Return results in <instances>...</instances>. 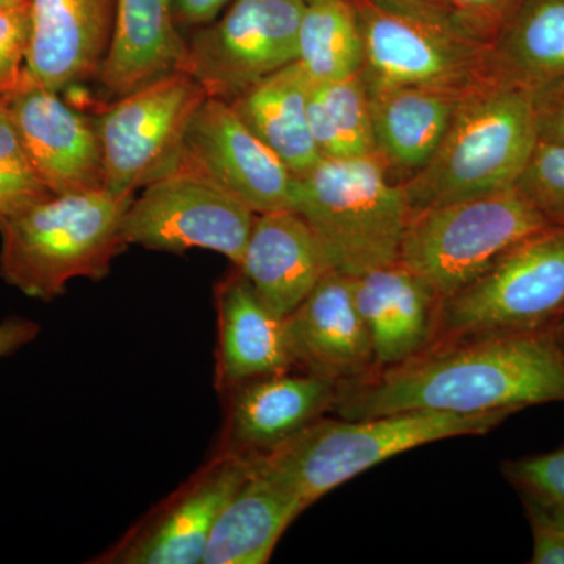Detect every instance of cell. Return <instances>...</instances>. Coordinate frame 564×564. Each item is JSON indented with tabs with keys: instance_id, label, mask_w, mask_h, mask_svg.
Instances as JSON below:
<instances>
[{
	"instance_id": "cell-34",
	"label": "cell",
	"mask_w": 564,
	"mask_h": 564,
	"mask_svg": "<svg viewBox=\"0 0 564 564\" xmlns=\"http://www.w3.org/2000/svg\"><path fill=\"white\" fill-rule=\"evenodd\" d=\"M532 93L538 139L564 144V79Z\"/></svg>"
},
{
	"instance_id": "cell-24",
	"label": "cell",
	"mask_w": 564,
	"mask_h": 564,
	"mask_svg": "<svg viewBox=\"0 0 564 564\" xmlns=\"http://www.w3.org/2000/svg\"><path fill=\"white\" fill-rule=\"evenodd\" d=\"M311 87L300 63L293 62L229 102L295 177L313 170L322 159L307 113Z\"/></svg>"
},
{
	"instance_id": "cell-2",
	"label": "cell",
	"mask_w": 564,
	"mask_h": 564,
	"mask_svg": "<svg viewBox=\"0 0 564 564\" xmlns=\"http://www.w3.org/2000/svg\"><path fill=\"white\" fill-rule=\"evenodd\" d=\"M135 196L102 191L51 195L0 217V276L32 299H57L69 281H101L126 248Z\"/></svg>"
},
{
	"instance_id": "cell-16",
	"label": "cell",
	"mask_w": 564,
	"mask_h": 564,
	"mask_svg": "<svg viewBox=\"0 0 564 564\" xmlns=\"http://www.w3.org/2000/svg\"><path fill=\"white\" fill-rule=\"evenodd\" d=\"M295 366L304 372L352 383L375 366L372 344L352 292V278L332 270L285 317Z\"/></svg>"
},
{
	"instance_id": "cell-33",
	"label": "cell",
	"mask_w": 564,
	"mask_h": 564,
	"mask_svg": "<svg viewBox=\"0 0 564 564\" xmlns=\"http://www.w3.org/2000/svg\"><path fill=\"white\" fill-rule=\"evenodd\" d=\"M533 536L532 564H564V511L522 499Z\"/></svg>"
},
{
	"instance_id": "cell-26",
	"label": "cell",
	"mask_w": 564,
	"mask_h": 564,
	"mask_svg": "<svg viewBox=\"0 0 564 564\" xmlns=\"http://www.w3.org/2000/svg\"><path fill=\"white\" fill-rule=\"evenodd\" d=\"M296 62L313 85L361 74L364 43L351 0L306 6L296 40Z\"/></svg>"
},
{
	"instance_id": "cell-8",
	"label": "cell",
	"mask_w": 564,
	"mask_h": 564,
	"mask_svg": "<svg viewBox=\"0 0 564 564\" xmlns=\"http://www.w3.org/2000/svg\"><path fill=\"white\" fill-rule=\"evenodd\" d=\"M564 315V228L510 248L473 284L441 302L434 344L470 334L554 328Z\"/></svg>"
},
{
	"instance_id": "cell-10",
	"label": "cell",
	"mask_w": 564,
	"mask_h": 564,
	"mask_svg": "<svg viewBox=\"0 0 564 564\" xmlns=\"http://www.w3.org/2000/svg\"><path fill=\"white\" fill-rule=\"evenodd\" d=\"M254 212L202 170L180 165L133 198L122 223L126 243L152 251L209 250L242 261Z\"/></svg>"
},
{
	"instance_id": "cell-25",
	"label": "cell",
	"mask_w": 564,
	"mask_h": 564,
	"mask_svg": "<svg viewBox=\"0 0 564 564\" xmlns=\"http://www.w3.org/2000/svg\"><path fill=\"white\" fill-rule=\"evenodd\" d=\"M500 84L534 91L564 79V0H525L491 43Z\"/></svg>"
},
{
	"instance_id": "cell-9",
	"label": "cell",
	"mask_w": 564,
	"mask_h": 564,
	"mask_svg": "<svg viewBox=\"0 0 564 564\" xmlns=\"http://www.w3.org/2000/svg\"><path fill=\"white\" fill-rule=\"evenodd\" d=\"M207 95L185 70H174L118 99L99 115L104 188L135 192L180 165L185 137Z\"/></svg>"
},
{
	"instance_id": "cell-32",
	"label": "cell",
	"mask_w": 564,
	"mask_h": 564,
	"mask_svg": "<svg viewBox=\"0 0 564 564\" xmlns=\"http://www.w3.org/2000/svg\"><path fill=\"white\" fill-rule=\"evenodd\" d=\"M475 39L489 44L525 0H434Z\"/></svg>"
},
{
	"instance_id": "cell-37",
	"label": "cell",
	"mask_w": 564,
	"mask_h": 564,
	"mask_svg": "<svg viewBox=\"0 0 564 564\" xmlns=\"http://www.w3.org/2000/svg\"><path fill=\"white\" fill-rule=\"evenodd\" d=\"M32 0H0V10L13 9V7L28 6Z\"/></svg>"
},
{
	"instance_id": "cell-5",
	"label": "cell",
	"mask_w": 564,
	"mask_h": 564,
	"mask_svg": "<svg viewBox=\"0 0 564 564\" xmlns=\"http://www.w3.org/2000/svg\"><path fill=\"white\" fill-rule=\"evenodd\" d=\"M292 209L311 226L333 270L350 278L400 261L410 206L377 154L322 158L293 180Z\"/></svg>"
},
{
	"instance_id": "cell-39",
	"label": "cell",
	"mask_w": 564,
	"mask_h": 564,
	"mask_svg": "<svg viewBox=\"0 0 564 564\" xmlns=\"http://www.w3.org/2000/svg\"><path fill=\"white\" fill-rule=\"evenodd\" d=\"M303 2L310 6V3L322 2V0H303Z\"/></svg>"
},
{
	"instance_id": "cell-35",
	"label": "cell",
	"mask_w": 564,
	"mask_h": 564,
	"mask_svg": "<svg viewBox=\"0 0 564 564\" xmlns=\"http://www.w3.org/2000/svg\"><path fill=\"white\" fill-rule=\"evenodd\" d=\"M231 0H170L174 20L184 24L206 25L217 20Z\"/></svg>"
},
{
	"instance_id": "cell-31",
	"label": "cell",
	"mask_w": 564,
	"mask_h": 564,
	"mask_svg": "<svg viewBox=\"0 0 564 564\" xmlns=\"http://www.w3.org/2000/svg\"><path fill=\"white\" fill-rule=\"evenodd\" d=\"M31 3L0 10V104L6 106L25 79L31 43Z\"/></svg>"
},
{
	"instance_id": "cell-29",
	"label": "cell",
	"mask_w": 564,
	"mask_h": 564,
	"mask_svg": "<svg viewBox=\"0 0 564 564\" xmlns=\"http://www.w3.org/2000/svg\"><path fill=\"white\" fill-rule=\"evenodd\" d=\"M514 191L549 226L564 228V144L538 140Z\"/></svg>"
},
{
	"instance_id": "cell-1",
	"label": "cell",
	"mask_w": 564,
	"mask_h": 564,
	"mask_svg": "<svg viewBox=\"0 0 564 564\" xmlns=\"http://www.w3.org/2000/svg\"><path fill=\"white\" fill-rule=\"evenodd\" d=\"M564 402V351L554 328L470 334L433 344L399 366L339 384L337 417L403 411L514 414Z\"/></svg>"
},
{
	"instance_id": "cell-6",
	"label": "cell",
	"mask_w": 564,
	"mask_h": 564,
	"mask_svg": "<svg viewBox=\"0 0 564 564\" xmlns=\"http://www.w3.org/2000/svg\"><path fill=\"white\" fill-rule=\"evenodd\" d=\"M367 91L426 87L470 95L494 84L491 46L434 0H351Z\"/></svg>"
},
{
	"instance_id": "cell-27",
	"label": "cell",
	"mask_w": 564,
	"mask_h": 564,
	"mask_svg": "<svg viewBox=\"0 0 564 564\" xmlns=\"http://www.w3.org/2000/svg\"><path fill=\"white\" fill-rule=\"evenodd\" d=\"M307 113L322 158L356 159L375 154L369 91L361 74L313 85Z\"/></svg>"
},
{
	"instance_id": "cell-17",
	"label": "cell",
	"mask_w": 564,
	"mask_h": 564,
	"mask_svg": "<svg viewBox=\"0 0 564 564\" xmlns=\"http://www.w3.org/2000/svg\"><path fill=\"white\" fill-rule=\"evenodd\" d=\"M25 79L62 93L96 79L109 51L117 0H32Z\"/></svg>"
},
{
	"instance_id": "cell-13",
	"label": "cell",
	"mask_w": 564,
	"mask_h": 564,
	"mask_svg": "<svg viewBox=\"0 0 564 564\" xmlns=\"http://www.w3.org/2000/svg\"><path fill=\"white\" fill-rule=\"evenodd\" d=\"M182 159L217 181L254 214L293 210L295 176L229 102L215 98L203 102L185 137Z\"/></svg>"
},
{
	"instance_id": "cell-15",
	"label": "cell",
	"mask_w": 564,
	"mask_h": 564,
	"mask_svg": "<svg viewBox=\"0 0 564 564\" xmlns=\"http://www.w3.org/2000/svg\"><path fill=\"white\" fill-rule=\"evenodd\" d=\"M339 383L313 372L256 378L220 393L225 422L218 451L269 454L332 410Z\"/></svg>"
},
{
	"instance_id": "cell-14",
	"label": "cell",
	"mask_w": 564,
	"mask_h": 564,
	"mask_svg": "<svg viewBox=\"0 0 564 564\" xmlns=\"http://www.w3.org/2000/svg\"><path fill=\"white\" fill-rule=\"evenodd\" d=\"M33 170L52 195L102 191L106 181L98 124L61 93L24 79L6 104Z\"/></svg>"
},
{
	"instance_id": "cell-28",
	"label": "cell",
	"mask_w": 564,
	"mask_h": 564,
	"mask_svg": "<svg viewBox=\"0 0 564 564\" xmlns=\"http://www.w3.org/2000/svg\"><path fill=\"white\" fill-rule=\"evenodd\" d=\"M51 195L29 161L9 107L0 104V217Z\"/></svg>"
},
{
	"instance_id": "cell-36",
	"label": "cell",
	"mask_w": 564,
	"mask_h": 564,
	"mask_svg": "<svg viewBox=\"0 0 564 564\" xmlns=\"http://www.w3.org/2000/svg\"><path fill=\"white\" fill-rule=\"evenodd\" d=\"M39 336V325L25 318H10L0 323V358L13 355Z\"/></svg>"
},
{
	"instance_id": "cell-4",
	"label": "cell",
	"mask_w": 564,
	"mask_h": 564,
	"mask_svg": "<svg viewBox=\"0 0 564 564\" xmlns=\"http://www.w3.org/2000/svg\"><path fill=\"white\" fill-rule=\"evenodd\" d=\"M538 140L532 93L494 82L464 96L432 161L402 182L410 210L511 191Z\"/></svg>"
},
{
	"instance_id": "cell-11",
	"label": "cell",
	"mask_w": 564,
	"mask_h": 564,
	"mask_svg": "<svg viewBox=\"0 0 564 564\" xmlns=\"http://www.w3.org/2000/svg\"><path fill=\"white\" fill-rule=\"evenodd\" d=\"M303 0H231L225 13L187 41L184 70L207 98L231 102L296 62Z\"/></svg>"
},
{
	"instance_id": "cell-21",
	"label": "cell",
	"mask_w": 564,
	"mask_h": 564,
	"mask_svg": "<svg viewBox=\"0 0 564 564\" xmlns=\"http://www.w3.org/2000/svg\"><path fill=\"white\" fill-rule=\"evenodd\" d=\"M170 0H117L109 51L96 79L120 99L174 70H184L187 41L174 25Z\"/></svg>"
},
{
	"instance_id": "cell-22",
	"label": "cell",
	"mask_w": 564,
	"mask_h": 564,
	"mask_svg": "<svg viewBox=\"0 0 564 564\" xmlns=\"http://www.w3.org/2000/svg\"><path fill=\"white\" fill-rule=\"evenodd\" d=\"M467 96V95H466ZM464 96L426 87L369 93L375 154L400 184L432 161Z\"/></svg>"
},
{
	"instance_id": "cell-23",
	"label": "cell",
	"mask_w": 564,
	"mask_h": 564,
	"mask_svg": "<svg viewBox=\"0 0 564 564\" xmlns=\"http://www.w3.org/2000/svg\"><path fill=\"white\" fill-rule=\"evenodd\" d=\"M306 508L263 473L254 458L251 474L212 527L204 564H263L282 534Z\"/></svg>"
},
{
	"instance_id": "cell-20",
	"label": "cell",
	"mask_w": 564,
	"mask_h": 564,
	"mask_svg": "<svg viewBox=\"0 0 564 564\" xmlns=\"http://www.w3.org/2000/svg\"><path fill=\"white\" fill-rule=\"evenodd\" d=\"M237 269L262 303L285 318L333 267L302 215L280 210L256 215Z\"/></svg>"
},
{
	"instance_id": "cell-30",
	"label": "cell",
	"mask_w": 564,
	"mask_h": 564,
	"mask_svg": "<svg viewBox=\"0 0 564 564\" xmlns=\"http://www.w3.org/2000/svg\"><path fill=\"white\" fill-rule=\"evenodd\" d=\"M502 470L521 499L564 511V445L547 454L505 462Z\"/></svg>"
},
{
	"instance_id": "cell-3",
	"label": "cell",
	"mask_w": 564,
	"mask_h": 564,
	"mask_svg": "<svg viewBox=\"0 0 564 564\" xmlns=\"http://www.w3.org/2000/svg\"><path fill=\"white\" fill-rule=\"evenodd\" d=\"M510 415L403 411L367 419L321 417L258 456V464L307 510L337 486L393 456L437 441L489 433Z\"/></svg>"
},
{
	"instance_id": "cell-19",
	"label": "cell",
	"mask_w": 564,
	"mask_h": 564,
	"mask_svg": "<svg viewBox=\"0 0 564 564\" xmlns=\"http://www.w3.org/2000/svg\"><path fill=\"white\" fill-rule=\"evenodd\" d=\"M218 345L215 389L295 369L285 318L272 313L237 267L215 285Z\"/></svg>"
},
{
	"instance_id": "cell-38",
	"label": "cell",
	"mask_w": 564,
	"mask_h": 564,
	"mask_svg": "<svg viewBox=\"0 0 564 564\" xmlns=\"http://www.w3.org/2000/svg\"><path fill=\"white\" fill-rule=\"evenodd\" d=\"M554 333L556 340H558V344L562 345L563 351H564V315L562 318H560L558 323L554 326Z\"/></svg>"
},
{
	"instance_id": "cell-18",
	"label": "cell",
	"mask_w": 564,
	"mask_h": 564,
	"mask_svg": "<svg viewBox=\"0 0 564 564\" xmlns=\"http://www.w3.org/2000/svg\"><path fill=\"white\" fill-rule=\"evenodd\" d=\"M352 292L377 370L410 361L434 344L443 300L402 262L352 278Z\"/></svg>"
},
{
	"instance_id": "cell-12",
	"label": "cell",
	"mask_w": 564,
	"mask_h": 564,
	"mask_svg": "<svg viewBox=\"0 0 564 564\" xmlns=\"http://www.w3.org/2000/svg\"><path fill=\"white\" fill-rule=\"evenodd\" d=\"M256 456L218 451L93 563H203L212 527L243 485Z\"/></svg>"
},
{
	"instance_id": "cell-7",
	"label": "cell",
	"mask_w": 564,
	"mask_h": 564,
	"mask_svg": "<svg viewBox=\"0 0 564 564\" xmlns=\"http://www.w3.org/2000/svg\"><path fill=\"white\" fill-rule=\"evenodd\" d=\"M552 228L514 188L411 212L400 262L441 300L462 291L516 243Z\"/></svg>"
}]
</instances>
